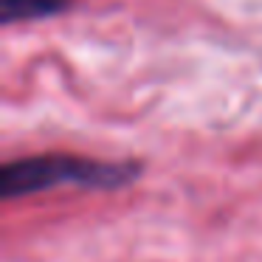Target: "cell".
I'll list each match as a JSON object with an SVG mask.
<instances>
[{
  "instance_id": "1",
  "label": "cell",
  "mask_w": 262,
  "mask_h": 262,
  "mask_svg": "<svg viewBox=\"0 0 262 262\" xmlns=\"http://www.w3.org/2000/svg\"><path fill=\"white\" fill-rule=\"evenodd\" d=\"M138 175L133 164H104V161H88L74 155H37V158H20L3 166L0 175V192L6 200L34 194L42 189L59 186V183H76L91 189H116Z\"/></svg>"
},
{
  "instance_id": "2",
  "label": "cell",
  "mask_w": 262,
  "mask_h": 262,
  "mask_svg": "<svg viewBox=\"0 0 262 262\" xmlns=\"http://www.w3.org/2000/svg\"><path fill=\"white\" fill-rule=\"evenodd\" d=\"M68 6V0H3V23L14 20H34L57 14Z\"/></svg>"
}]
</instances>
